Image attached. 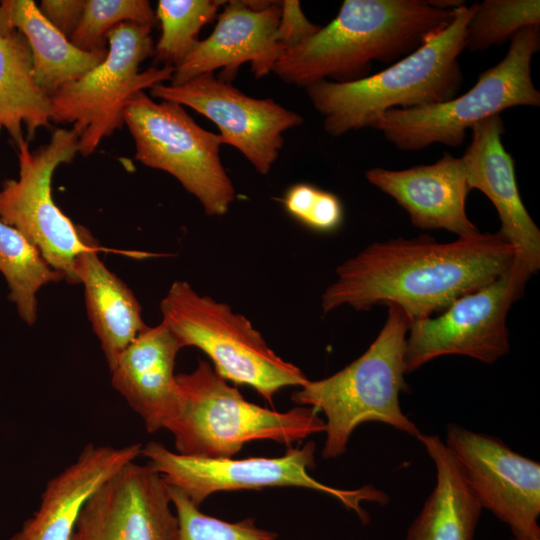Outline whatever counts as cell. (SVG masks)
I'll use <instances>...</instances> for the list:
<instances>
[{"label": "cell", "instance_id": "obj_1", "mask_svg": "<svg viewBox=\"0 0 540 540\" xmlns=\"http://www.w3.org/2000/svg\"><path fill=\"white\" fill-rule=\"evenodd\" d=\"M512 246L498 232L439 243L429 235L375 242L336 269L322 295L325 313L342 305L396 304L410 322L444 311L511 268Z\"/></svg>", "mask_w": 540, "mask_h": 540}, {"label": "cell", "instance_id": "obj_2", "mask_svg": "<svg viewBox=\"0 0 540 540\" xmlns=\"http://www.w3.org/2000/svg\"><path fill=\"white\" fill-rule=\"evenodd\" d=\"M455 10L426 0H345L326 26L290 48L273 72L286 84L304 87L369 76L373 61L396 62L451 23Z\"/></svg>", "mask_w": 540, "mask_h": 540}, {"label": "cell", "instance_id": "obj_3", "mask_svg": "<svg viewBox=\"0 0 540 540\" xmlns=\"http://www.w3.org/2000/svg\"><path fill=\"white\" fill-rule=\"evenodd\" d=\"M477 3L455 10L453 20L415 51L365 78L338 83L323 80L306 88L325 131L334 137L371 127L383 113L448 101L459 93V55Z\"/></svg>", "mask_w": 540, "mask_h": 540}, {"label": "cell", "instance_id": "obj_4", "mask_svg": "<svg viewBox=\"0 0 540 540\" xmlns=\"http://www.w3.org/2000/svg\"><path fill=\"white\" fill-rule=\"evenodd\" d=\"M387 306L382 329L360 357L327 378L309 380L291 395L297 405L325 415V459L343 455L354 430L367 422L386 424L415 438L421 433L404 414L399 400L409 390L404 375L411 322L398 305Z\"/></svg>", "mask_w": 540, "mask_h": 540}, {"label": "cell", "instance_id": "obj_5", "mask_svg": "<svg viewBox=\"0 0 540 540\" xmlns=\"http://www.w3.org/2000/svg\"><path fill=\"white\" fill-rule=\"evenodd\" d=\"M176 380L180 403L167 430L181 455L233 458L250 441L290 445L325 431V420L312 407L277 412L247 401L206 360Z\"/></svg>", "mask_w": 540, "mask_h": 540}, {"label": "cell", "instance_id": "obj_6", "mask_svg": "<svg viewBox=\"0 0 540 540\" xmlns=\"http://www.w3.org/2000/svg\"><path fill=\"white\" fill-rule=\"evenodd\" d=\"M539 49L540 27L522 28L510 40L505 57L482 72L467 92L441 103L388 110L370 128L402 151L432 144L460 146L466 131L480 121L512 107L540 106L531 77L532 57Z\"/></svg>", "mask_w": 540, "mask_h": 540}, {"label": "cell", "instance_id": "obj_7", "mask_svg": "<svg viewBox=\"0 0 540 540\" xmlns=\"http://www.w3.org/2000/svg\"><path fill=\"white\" fill-rule=\"evenodd\" d=\"M160 309L162 323L183 348L201 349L218 375L254 388L270 403L283 387H302L309 381L301 369L268 347L246 317L226 303L198 294L186 281L173 282Z\"/></svg>", "mask_w": 540, "mask_h": 540}, {"label": "cell", "instance_id": "obj_8", "mask_svg": "<svg viewBox=\"0 0 540 540\" xmlns=\"http://www.w3.org/2000/svg\"><path fill=\"white\" fill-rule=\"evenodd\" d=\"M152 26L122 23L107 36V56L79 79L64 85L51 99V122L72 124L79 138V153L88 157L100 142L124 124L131 98L156 84L170 81L174 68L141 63L153 56Z\"/></svg>", "mask_w": 540, "mask_h": 540}, {"label": "cell", "instance_id": "obj_9", "mask_svg": "<svg viewBox=\"0 0 540 540\" xmlns=\"http://www.w3.org/2000/svg\"><path fill=\"white\" fill-rule=\"evenodd\" d=\"M123 118L136 160L176 178L207 215L228 211L236 193L220 159L224 142L219 133L199 126L182 105L156 102L144 91L131 98Z\"/></svg>", "mask_w": 540, "mask_h": 540}, {"label": "cell", "instance_id": "obj_10", "mask_svg": "<svg viewBox=\"0 0 540 540\" xmlns=\"http://www.w3.org/2000/svg\"><path fill=\"white\" fill-rule=\"evenodd\" d=\"M315 450V443L309 441L274 458H199L181 455L151 441L142 446L141 455L169 486L181 490L197 506L219 491L301 487L336 498L363 524H368L370 516L362 503L384 506L389 496L373 485L339 489L319 482L309 474L315 466Z\"/></svg>", "mask_w": 540, "mask_h": 540}, {"label": "cell", "instance_id": "obj_11", "mask_svg": "<svg viewBox=\"0 0 540 540\" xmlns=\"http://www.w3.org/2000/svg\"><path fill=\"white\" fill-rule=\"evenodd\" d=\"M16 146L19 176L2 183L0 219L30 241L66 282L80 284L76 259L98 243L56 205L51 186L56 168L79 153V138L72 129L58 128L36 150L30 149L26 138Z\"/></svg>", "mask_w": 540, "mask_h": 540}, {"label": "cell", "instance_id": "obj_12", "mask_svg": "<svg viewBox=\"0 0 540 540\" xmlns=\"http://www.w3.org/2000/svg\"><path fill=\"white\" fill-rule=\"evenodd\" d=\"M529 278L512 265L491 283L456 299L439 316L411 322L405 342L406 373L444 355L486 364L504 356L510 347L507 314Z\"/></svg>", "mask_w": 540, "mask_h": 540}, {"label": "cell", "instance_id": "obj_13", "mask_svg": "<svg viewBox=\"0 0 540 540\" xmlns=\"http://www.w3.org/2000/svg\"><path fill=\"white\" fill-rule=\"evenodd\" d=\"M150 95L187 106L211 120L224 144L239 150L262 175L278 158L283 133L304 121L273 99L248 96L214 73L201 74L182 85L156 84Z\"/></svg>", "mask_w": 540, "mask_h": 540}, {"label": "cell", "instance_id": "obj_14", "mask_svg": "<svg viewBox=\"0 0 540 540\" xmlns=\"http://www.w3.org/2000/svg\"><path fill=\"white\" fill-rule=\"evenodd\" d=\"M448 449L482 509L508 525L514 537L540 535V464L499 438L450 423Z\"/></svg>", "mask_w": 540, "mask_h": 540}, {"label": "cell", "instance_id": "obj_15", "mask_svg": "<svg viewBox=\"0 0 540 540\" xmlns=\"http://www.w3.org/2000/svg\"><path fill=\"white\" fill-rule=\"evenodd\" d=\"M168 485L149 464L134 461L86 502L72 540H178Z\"/></svg>", "mask_w": 540, "mask_h": 540}, {"label": "cell", "instance_id": "obj_16", "mask_svg": "<svg viewBox=\"0 0 540 540\" xmlns=\"http://www.w3.org/2000/svg\"><path fill=\"white\" fill-rule=\"evenodd\" d=\"M280 16L281 1H226L212 33L174 68L169 84L182 85L217 69H223L218 78L230 83L245 62L256 78L266 76L286 50L276 39Z\"/></svg>", "mask_w": 540, "mask_h": 540}, {"label": "cell", "instance_id": "obj_17", "mask_svg": "<svg viewBox=\"0 0 540 540\" xmlns=\"http://www.w3.org/2000/svg\"><path fill=\"white\" fill-rule=\"evenodd\" d=\"M471 130L472 140L461 156L467 184L491 201L500 218L499 233L513 248V265L532 276L540 268V230L523 204L513 157L502 143L504 122L495 115Z\"/></svg>", "mask_w": 540, "mask_h": 540}, {"label": "cell", "instance_id": "obj_18", "mask_svg": "<svg viewBox=\"0 0 540 540\" xmlns=\"http://www.w3.org/2000/svg\"><path fill=\"white\" fill-rule=\"evenodd\" d=\"M365 175L370 184L408 213L415 227L444 229L458 238L480 233L466 213V198L471 190L461 157L446 152L433 164L403 170L377 167Z\"/></svg>", "mask_w": 540, "mask_h": 540}, {"label": "cell", "instance_id": "obj_19", "mask_svg": "<svg viewBox=\"0 0 540 540\" xmlns=\"http://www.w3.org/2000/svg\"><path fill=\"white\" fill-rule=\"evenodd\" d=\"M182 348L164 323L147 326L110 369L113 387L142 418L149 433L167 429L178 411L180 389L174 368Z\"/></svg>", "mask_w": 540, "mask_h": 540}, {"label": "cell", "instance_id": "obj_20", "mask_svg": "<svg viewBox=\"0 0 540 540\" xmlns=\"http://www.w3.org/2000/svg\"><path fill=\"white\" fill-rule=\"evenodd\" d=\"M142 445H86L76 461L50 479L38 510L10 540H72L88 499L114 474L141 455Z\"/></svg>", "mask_w": 540, "mask_h": 540}, {"label": "cell", "instance_id": "obj_21", "mask_svg": "<svg viewBox=\"0 0 540 540\" xmlns=\"http://www.w3.org/2000/svg\"><path fill=\"white\" fill-rule=\"evenodd\" d=\"M416 439L435 465L436 483L405 540H473L483 509L460 465L437 435L420 433Z\"/></svg>", "mask_w": 540, "mask_h": 540}, {"label": "cell", "instance_id": "obj_22", "mask_svg": "<svg viewBox=\"0 0 540 540\" xmlns=\"http://www.w3.org/2000/svg\"><path fill=\"white\" fill-rule=\"evenodd\" d=\"M99 246L81 252L75 263L84 286L87 314L109 370L120 353L147 327L130 288L100 260Z\"/></svg>", "mask_w": 540, "mask_h": 540}, {"label": "cell", "instance_id": "obj_23", "mask_svg": "<svg viewBox=\"0 0 540 540\" xmlns=\"http://www.w3.org/2000/svg\"><path fill=\"white\" fill-rule=\"evenodd\" d=\"M0 27L15 29L26 38L35 81L50 97L107 56V49L88 52L74 46L47 21L33 0L1 1Z\"/></svg>", "mask_w": 540, "mask_h": 540}, {"label": "cell", "instance_id": "obj_24", "mask_svg": "<svg viewBox=\"0 0 540 540\" xmlns=\"http://www.w3.org/2000/svg\"><path fill=\"white\" fill-rule=\"evenodd\" d=\"M51 99L36 83L26 38L15 29L0 27V131L17 144L30 142L36 131L51 122Z\"/></svg>", "mask_w": 540, "mask_h": 540}, {"label": "cell", "instance_id": "obj_25", "mask_svg": "<svg viewBox=\"0 0 540 540\" xmlns=\"http://www.w3.org/2000/svg\"><path fill=\"white\" fill-rule=\"evenodd\" d=\"M0 272L8 284V299L28 326L37 320V293L41 287L64 280L30 241L1 219Z\"/></svg>", "mask_w": 540, "mask_h": 540}, {"label": "cell", "instance_id": "obj_26", "mask_svg": "<svg viewBox=\"0 0 540 540\" xmlns=\"http://www.w3.org/2000/svg\"><path fill=\"white\" fill-rule=\"evenodd\" d=\"M223 0H159L156 18L161 35L154 45V61L175 68L198 43L200 30L217 17Z\"/></svg>", "mask_w": 540, "mask_h": 540}, {"label": "cell", "instance_id": "obj_27", "mask_svg": "<svg viewBox=\"0 0 540 540\" xmlns=\"http://www.w3.org/2000/svg\"><path fill=\"white\" fill-rule=\"evenodd\" d=\"M529 26L540 27L539 0H485L468 22L465 48L480 52L500 46Z\"/></svg>", "mask_w": 540, "mask_h": 540}, {"label": "cell", "instance_id": "obj_28", "mask_svg": "<svg viewBox=\"0 0 540 540\" xmlns=\"http://www.w3.org/2000/svg\"><path fill=\"white\" fill-rule=\"evenodd\" d=\"M155 12L147 0H85L80 22L69 40L83 51L107 49L108 33L122 23L153 26Z\"/></svg>", "mask_w": 540, "mask_h": 540}, {"label": "cell", "instance_id": "obj_29", "mask_svg": "<svg viewBox=\"0 0 540 540\" xmlns=\"http://www.w3.org/2000/svg\"><path fill=\"white\" fill-rule=\"evenodd\" d=\"M168 491L178 521V540H276L278 537L277 533L258 527L253 518L227 522L204 514L181 490L168 485Z\"/></svg>", "mask_w": 540, "mask_h": 540}, {"label": "cell", "instance_id": "obj_30", "mask_svg": "<svg viewBox=\"0 0 540 540\" xmlns=\"http://www.w3.org/2000/svg\"><path fill=\"white\" fill-rule=\"evenodd\" d=\"M282 201L288 214L319 232L334 231L343 221L340 199L311 184L298 183L291 186Z\"/></svg>", "mask_w": 540, "mask_h": 540}, {"label": "cell", "instance_id": "obj_31", "mask_svg": "<svg viewBox=\"0 0 540 540\" xmlns=\"http://www.w3.org/2000/svg\"><path fill=\"white\" fill-rule=\"evenodd\" d=\"M320 27L305 16L299 1H281V16L276 39L286 50L303 43L314 35Z\"/></svg>", "mask_w": 540, "mask_h": 540}, {"label": "cell", "instance_id": "obj_32", "mask_svg": "<svg viewBox=\"0 0 540 540\" xmlns=\"http://www.w3.org/2000/svg\"><path fill=\"white\" fill-rule=\"evenodd\" d=\"M38 7L54 28L70 38L82 17L85 0H42Z\"/></svg>", "mask_w": 540, "mask_h": 540}, {"label": "cell", "instance_id": "obj_33", "mask_svg": "<svg viewBox=\"0 0 540 540\" xmlns=\"http://www.w3.org/2000/svg\"><path fill=\"white\" fill-rule=\"evenodd\" d=\"M427 3L436 9L439 10H456L461 6L465 5V2L462 0H426Z\"/></svg>", "mask_w": 540, "mask_h": 540}, {"label": "cell", "instance_id": "obj_34", "mask_svg": "<svg viewBox=\"0 0 540 540\" xmlns=\"http://www.w3.org/2000/svg\"><path fill=\"white\" fill-rule=\"evenodd\" d=\"M510 540H540V535L514 537Z\"/></svg>", "mask_w": 540, "mask_h": 540}]
</instances>
